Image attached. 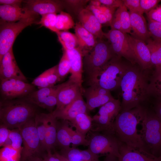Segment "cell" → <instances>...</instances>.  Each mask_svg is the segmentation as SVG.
<instances>
[{"instance_id":"obj_21","label":"cell","mask_w":161,"mask_h":161,"mask_svg":"<svg viewBox=\"0 0 161 161\" xmlns=\"http://www.w3.org/2000/svg\"><path fill=\"white\" fill-rule=\"evenodd\" d=\"M78 18L81 25L97 39H103L104 37L102 25L90 10L83 9L78 14Z\"/></svg>"},{"instance_id":"obj_53","label":"cell","mask_w":161,"mask_h":161,"mask_svg":"<svg viewBox=\"0 0 161 161\" xmlns=\"http://www.w3.org/2000/svg\"><path fill=\"white\" fill-rule=\"evenodd\" d=\"M23 1L21 0H0L1 5H7L12 6L21 7Z\"/></svg>"},{"instance_id":"obj_17","label":"cell","mask_w":161,"mask_h":161,"mask_svg":"<svg viewBox=\"0 0 161 161\" xmlns=\"http://www.w3.org/2000/svg\"><path fill=\"white\" fill-rule=\"evenodd\" d=\"M63 1L52 0H29L25 1L24 7L31 12L41 16L57 13L62 11Z\"/></svg>"},{"instance_id":"obj_54","label":"cell","mask_w":161,"mask_h":161,"mask_svg":"<svg viewBox=\"0 0 161 161\" xmlns=\"http://www.w3.org/2000/svg\"><path fill=\"white\" fill-rule=\"evenodd\" d=\"M155 107V114L161 120V97H158Z\"/></svg>"},{"instance_id":"obj_7","label":"cell","mask_w":161,"mask_h":161,"mask_svg":"<svg viewBox=\"0 0 161 161\" xmlns=\"http://www.w3.org/2000/svg\"><path fill=\"white\" fill-rule=\"evenodd\" d=\"M116 55L108 41L98 39L94 47L83 57L85 71L89 76Z\"/></svg>"},{"instance_id":"obj_28","label":"cell","mask_w":161,"mask_h":161,"mask_svg":"<svg viewBox=\"0 0 161 161\" xmlns=\"http://www.w3.org/2000/svg\"><path fill=\"white\" fill-rule=\"evenodd\" d=\"M58 65L45 70L35 78L32 83L39 89L54 86L58 82L61 81L57 71Z\"/></svg>"},{"instance_id":"obj_14","label":"cell","mask_w":161,"mask_h":161,"mask_svg":"<svg viewBox=\"0 0 161 161\" xmlns=\"http://www.w3.org/2000/svg\"><path fill=\"white\" fill-rule=\"evenodd\" d=\"M27 96V101L44 109L51 110L57 104L56 86L39 89Z\"/></svg>"},{"instance_id":"obj_20","label":"cell","mask_w":161,"mask_h":161,"mask_svg":"<svg viewBox=\"0 0 161 161\" xmlns=\"http://www.w3.org/2000/svg\"><path fill=\"white\" fill-rule=\"evenodd\" d=\"M119 161H161V159L146 151L130 147L120 141Z\"/></svg>"},{"instance_id":"obj_3","label":"cell","mask_w":161,"mask_h":161,"mask_svg":"<svg viewBox=\"0 0 161 161\" xmlns=\"http://www.w3.org/2000/svg\"><path fill=\"white\" fill-rule=\"evenodd\" d=\"M32 104L27 101L21 100L1 101L0 125L10 129H19L36 114L35 109Z\"/></svg>"},{"instance_id":"obj_36","label":"cell","mask_w":161,"mask_h":161,"mask_svg":"<svg viewBox=\"0 0 161 161\" xmlns=\"http://www.w3.org/2000/svg\"><path fill=\"white\" fill-rule=\"evenodd\" d=\"M21 151L10 146L3 147L0 150V161H20Z\"/></svg>"},{"instance_id":"obj_46","label":"cell","mask_w":161,"mask_h":161,"mask_svg":"<svg viewBox=\"0 0 161 161\" xmlns=\"http://www.w3.org/2000/svg\"><path fill=\"white\" fill-rule=\"evenodd\" d=\"M160 1V0H140V4L144 13H146L156 7Z\"/></svg>"},{"instance_id":"obj_25","label":"cell","mask_w":161,"mask_h":161,"mask_svg":"<svg viewBox=\"0 0 161 161\" xmlns=\"http://www.w3.org/2000/svg\"><path fill=\"white\" fill-rule=\"evenodd\" d=\"M132 36L146 42L151 38L148 27L143 15L129 12Z\"/></svg>"},{"instance_id":"obj_34","label":"cell","mask_w":161,"mask_h":161,"mask_svg":"<svg viewBox=\"0 0 161 161\" xmlns=\"http://www.w3.org/2000/svg\"><path fill=\"white\" fill-rule=\"evenodd\" d=\"M74 25L72 18L69 13L62 11L57 15L55 27L58 31H66Z\"/></svg>"},{"instance_id":"obj_10","label":"cell","mask_w":161,"mask_h":161,"mask_svg":"<svg viewBox=\"0 0 161 161\" xmlns=\"http://www.w3.org/2000/svg\"><path fill=\"white\" fill-rule=\"evenodd\" d=\"M104 37L107 39L116 55L125 58L132 65L137 63L134 52L130 45L127 34L111 29L105 33Z\"/></svg>"},{"instance_id":"obj_31","label":"cell","mask_w":161,"mask_h":161,"mask_svg":"<svg viewBox=\"0 0 161 161\" xmlns=\"http://www.w3.org/2000/svg\"><path fill=\"white\" fill-rule=\"evenodd\" d=\"M146 42L150 52L151 63L155 67V71H161V43L151 38Z\"/></svg>"},{"instance_id":"obj_1","label":"cell","mask_w":161,"mask_h":161,"mask_svg":"<svg viewBox=\"0 0 161 161\" xmlns=\"http://www.w3.org/2000/svg\"><path fill=\"white\" fill-rule=\"evenodd\" d=\"M134 65H129L120 83L122 100L120 112L140 106L149 95L148 83L145 76L140 69Z\"/></svg>"},{"instance_id":"obj_6","label":"cell","mask_w":161,"mask_h":161,"mask_svg":"<svg viewBox=\"0 0 161 161\" xmlns=\"http://www.w3.org/2000/svg\"><path fill=\"white\" fill-rule=\"evenodd\" d=\"M38 15L14 22L0 20V62L4 56L13 48L16 37L22 31L27 27L38 22L37 21Z\"/></svg>"},{"instance_id":"obj_45","label":"cell","mask_w":161,"mask_h":161,"mask_svg":"<svg viewBox=\"0 0 161 161\" xmlns=\"http://www.w3.org/2000/svg\"><path fill=\"white\" fill-rule=\"evenodd\" d=\"M85 8L90 10L93 13L102 25H108L105 16L98 7L89 4Z\"/></svg>"},{"instance_id":"obj_56","label":"cell","mask_w":161,"mask_h":161,"mask_svg":"<svg viewBox=\"0 0 161 161\" xmlns=\"http://www.w3.org/2000/svg\"><path fill=\"white\" fill-rule=\"evenodd\" d=\"M89 2V4L97 7H100L102 5L99 0H90Z\"/></svg>"},{"instance_id":"obj_51","label":"cell","mask_w":161,"mask_h":161,"mask_svg":"<svg viewBox=\"0 0 161 161\" xmlns=\"http://www.w3.org/2000/svg\"><path fill=\"white\" fill-rule=\"evenodd\" d=\"M102 5L108 7L117 9L124 5L123 0H99Z\"/></svg>"},{"instance_id":"obj_30","label":"cell","mask_w":161,"mask_h":161,"mask_svg":"<svg viewBox=\"0 0 161 161\" xmlns=\"http://www.w3.org/2000/svg\"><path fill=\"white\" fill-rule=\"evenodd\" d=\"M64 120L61 123H58L57 134V144L62 149L70 147L71 137L69 131V121Z\"/></svg>"},{"instance_id":"obj_50","label":"cell","mask_w":161,"mask_h":161,"mask_svg":"<svg viewBox=\"0 0 161 161\" xmlns=\"http://www.w3.org/2000/svg\"><path fill=\"white\" fill-rule=\"evenodd\" d=\"M11 130L6 127L0 125V146L3 147L7 140Z\"/></svg>"},{"instance_id":"obj_16","label":"cell","mask_w":161,"mask_h":161,"mask_svg":"<svg viewBox=\"0 0 161 161\" xmlns=\"http://www.w3.org/2000/svg\"><path fill=\"white\" fill-rule=\"evenodd\" d=\"M0 80L16 79L27 82L26 77L19 68L12 48L3 56L0 62Z\"/></svg>"},{"instance_id":"obj_13","label":"cell","mask_w":161,"mask_h":161,"mask_svg":"<svg viewBox=\"0 0 161 161\" xmlns=\"http://www.w3.org/2000/svg\"><path fill=\"white\" fill-rule=\"evenodd\" d=\"M56 87L57 103L55 110L64 107L82 94V87L69 78Z\"/></svg>"},{"instance_id":"obj_48","label":"cell","mask_w":161,"mask_h":161,"mask_svg":"<svg viewBox=\"0 0 161 161\" xmlns=\"http://www.w3.org/2000/svg\"><path fill=\"white\" fill-rule=\"evenodd\" d=\"M98 7L104 14L108 25L110 26L116 11V9L110 8L103 5Z\"/></svg>"},{"instance_id":"obj_23","label":"cell","mask_w":161,"mask_h":161,"mask_svg":"<svg viewBox=\"0 0 161 161\" xmlns=\"http://www.w3.org/2000/svg\"><path fill=\"white\" fill-rule=\"evenodd\" d=\"M75 31L78 40V47L81 51L83 57L94 47L98 39L79 22L75 24Z\"/></svg>"},{"instance_id":"obj_35","label":"cell","mask_w":161,"mask_h":161,"mask_svg":"<svg viewBox=\"0 0 161 161\" xmlns=\"http://www.w3.org/2000/svg\"><path fill=\"white\" fill-rule=\"evenodd\" d=\"M114 14L118 17L120 19L123 32L126 34L131 33V30L130 13L124 5L117 9Z\"/></svg>"},{"instance_id":"obj_49","label":"cell","mask_w":161,"mask_h":161,"mask_svg":"<svg viewBox=\"0 0 161 161\" xmlns=\"http://www.w3.org/2000/svg\"><path fill=\"white\" fill-rule=\"evenodd\" d=\"M43 161H66L64 158L60 154L56 152L47 153L42 157Z\"/></svg>"},{"instance_id":"obj_15","label":"cell","mask_w":161,"mask_h":161,"mask_svg":"<svg viewBox=\"0 0 161 161\" xmlns=\"http://www.w3.org/2000/svg\"><path fill=\"white\" fill-rule=\"evenodd\" d=\"M88 111L100 107L114 99L110 91L95 85H91L84 91Z\"/></svg>"},{"instance_id":"obj_33","label":"cell","mask_w":161,"mask_h":161,"mask_svg":"<svg viewBox=\"0 0 161 161\" xmlns=\"http://www.w3.org/2000/svg\"><path fill=\"white\" fill-rule=\"evenodd\" d=\"M47 114H36L34 117L35 126L40 139L41 148L46 150L45 135L46 128Z\"/></svg>"},{"instance_id":"obj_9","label":"cell","mask_w":161,"mask_h":161,"mask_svg":"<svg viewBox=\"0 0 161 161\" xmlns=\"http://www.w3.org/2000/svg\"><path fill=\"white\" fill-rule=\"evenodd\" d=\"M121 103L114 98L101 106L98 113L92 117V125L95 131L114 134V120L120 112Z\"/></svg>"},{"instance_id":"obj_55","label":"cell","mask_w":161,"mask_h":161,"mask_svg":"<svg viewBox=\"0 0 161 161\" xmlns=\"http://www.w3.org/2000/svg\"><path fill=\"white\" fill-rule=\"evenodd\" d=\"M103 161H119V160L117 157L113 155L107 154Z\"/></svg>"},{"instance_id":"obj_32","label":"cell","mask_w":161,"mask_h":161,"mask_svg":"<svg viewBox=\"0 0 161 161\" xmlns=\"http://www.w3.org/2000/svg\"><path fill=\"white\" fill-rule=\"evenodd\" d=\"M64 50H72L78 47V40L75 34L66 31L56 33Z\"/></svg>"},{"instance_id":"obj_22","label":"cell","mask_w":161,"mask_h":161,"mask_svg":"<svg viewBox=\"0 0 161 161\" xmlns=\"http://www.w3.org/2000/svg\"><path fill=\"white\" fill-rule=\"evenodd\" d=\"M38 15L30 11L24 7L0 5V20L14 22L21 20Z\"/></svg>"},{"instance_id":"obj_2","label":"cell","mask_w":161,"mask_h":161,"mask_svg":"<svg viewBox=\"0 0 161 161\" xmlns=\"http://www.w3.org/2000/svg\"><path fill=\"white\" fill-rule=\"evenodd\" d=\"M146 112L145 109L140 106L128 111L120 112L115 119L113 128L114 134L120 141L147 152L137 130V124L141 122Z\"/></svg>"},{"instance_id":"obj_40","label":"cell","mask_w":161,"mask_h":161,"mask_svg":"<svg viewBox=\"0 0 161 161\" xmlns=\"http://www.w3.org/2000/svg\"><path fill=\"white\" fill-rule=\"evenodd\" d=\"M57 15L56 13H49L41 16L39 21L36 23L40 24L41 27H44L57 33L58 31L55 27Z\"/></svg>"},{"instance_id":"obj_37","label":"cell","mask_w":161,"mask_h":161,"mask_svg":"<svg viewBox=\"0 0 161 161\" xmlns=\"http://www.w3.org/2000/svg\"><path fill=\"white\" fill-rule=\"evenodd\" d=\"M148 93L158 97H161V71H155L148 83Z\"/></svg>"},{"instance_id":"obj_26","label":"cell","mask_w":161,"mask_h":161,"mask_svg":"<svg viewBox=\"0 0 161 161\" xmlns=\"http://www.w3.org/2000/svg\"><path fill=\"white\" fill-rule=\"evenodd\" d=\"M66 161H100L98 155L89 149L82 150L72 147L61 149V154Z\"/></svg>"},{"instance_id":"obj_43","label":"cell","mask_w":161,"mask_h":161,"mask_svg":"<svg viewBox=\"0 0 161 161\" xmlns=\"http://www.w3.org/2000/svg\"><path fill=\"white\" fill-rule=\"evenodd\" d=\"M89 1V0H67L63 1L64 4L69 7L73 11L78 12V14L81 10L84 8V6Z\"/></svg>"},{"instance_id":"obj_58","label":"cell","mask_w":161,"mask_h":161,"mask_svg":"<svg viewBox=\"0 0 161 161\" xmlns=\"http://www.w3.org/2000/svg\"><path fill=\"white\" fill-rule=\"evenodd\" d=\"M159 157L161 159V151H160Z\"/></svg>"},{"instance_id":"obj_38","label":"cell","mask_w":161,"mask_h":161,"mask_svg":"<svg viewBox=\"0 0 161 161\" xmlns=\"http://www.w3.org/2000/svg\"><path fill=\"white\" fill-rule=\"evenodd\" d=\"M23 142L22 137L18 129L11 130L8 138L3 146H9L17 150L22 151Z\"/></svg>"},{"instance_id":"obj_27","label":"cell","mask_w":161,"mask_h":161,"mask_svg":"<svg viewBox=\"0 0 161 161\" xmlns=\"http://www.w3.org/2000/svg\"><path fill=\"white\" fill-rule=\"evenodd\" d=\"M58 122L52 112L47 114L46 128L45 135L46 150H52L57 144V134Z\"/></svg>"},{"instance_id":"obj_41","label":"cell","mask_w":161,"mask_h":161,"mask_svg":"<svg viewBox=\"0 0 161 161\" xmlns=\"http://www.w3.org/2000/svg\"><path fill=\"white\" fill-rule=\"evenodd\" d=\"M148 29L151 37L157 42L161 43V23L148 19Z\"/></svg>"},{"instance_id":"obj_5","label":"cell","mask_w":161,"mask_h":161,"mask_svg":"<svg viewBox=\"0 0 161 161\" xmlns=\"http://www.w3.org/2000/svg\"><path fill=\"white\" fill-rule=\"evenodd\" d=\"M141 124L139 134L146 150L159 157L161 151V120L155 114L148 113L146 111Z\"/></svg>"},{"instance_id":"obj_12","label":"cell","mask_w":161,"mask_h":161,"mask_svg":"<svg viewBox=\"0 0 161 161\" xmlns=\"http://www.w3.org/2000/svg\"><path fill=\"white\" fill-rule=\"evenodd\" d=\"M32 84L16 79L0 80V93L4 100L27 96L33 91Z\"/></svg>"},{"instance_id":"obj_19","label":"cell","mask_w":161,"mask_h":161,"mask_svg":"<svg viewBox=\"0 0 161 161\" xmlns=\"http://www.w3.org/2000/svg\"><path fill=\"white\" fill-rule=\"evenodd\" d=\"M88 111L86 103L84 101L82 94L64 108L52 112L57 118L70 121L78 114L86 113Z\"/></svg>"},{"instance_id":"obj_4","label":"cell","mask_w":161,"mask_h":161,"mask_svg":"<svg viewBox=\"0 0 161 161\" xmlns=\"http://www.w3.org/2000/svg\"><path fill=\"white\" fill-rule=\"evenodd\" d=\"M121 58L114 56L89 76V85H97L110 91L119 87L129 66L122 61Z\"/></svg>"},{"instance_id":"obj_42","label":"cell","mask_w":161,"mask_h":161,"mask_svg":"<svg viewBox=\"0 0 161 161\" xmlns=\"http://www.w3.org/2000/svg\"><path fill=\"white\" fill-rule=\"evenodd\" d=\"M69 129L70 135L71 143L73 146L81 145L88 146L89 141L86 139V136L73 130L70 126Z\"/></svg>"},{"instance_id":"obj_47","label":"cell","mask_w":161,"mask_h":161,"mask_svg":"<svg viewBox=\"0 0 161 161\" xmlns=\"http://www.w3.org/2000/svg\"><path fill=\"white\" fill-rule=\"evenodd\" d=\"M146 14L148 19L161 23V4Z\"/></svg>"},{"instance_id":"obj_8","label":"cell","mask_w":161,"mask_h":161,"mask_svg":"<svg viewBox=\"0 0 161 161\" xmlns=\"http://www.w3.org/2000/svg\"><path fill=\"white\" fill-rule=\"evenodd\" d=\"M23 139V146L20 161H27L36 156L42 157L43 152L36 129L34 117L30 119L19 129Z\"/></svg>"},{"instance_id":"obj_24","label":"cell","mask_w":161,"mask_h":161,"mask_svg":"<svg viewBox=\"0 0 161 161\" xmlns=\"http://www.w3.org/2000/svg\"><path fill=\"white\" fill-rule=\"evenodd\" d=\"M64 50L67 53L71 64V75L69 78L76 82L82 87L83 63L81 51L78 47Z\"/></svg>"},{"instance_id":"obj_18","label":"cell","mask_w":161,"mask_h":161,"mask_svg":"<svg viewBox=\"0 0 161 161\" xmlns=\"http://www.w3.org/2000/svg\"><path fill=\"white\" fill-rule=\"evenodd\" d=\"M128 38L137 63L142 70L150 69L153 65L151 62L150 52L146 44L144 41L128 34Z\"/></svg>"},{"instance_id":"obj_11","label":"cell","mask_w":161,"mask_h":161,"mask_svg":"<svg viewBox=\"0 0 161 161\" xmlns=\"http://www.w3.org/2000/svg\"><path fill=\"white\" fill-rule=\"evenodd\" d=\"M114 134L96 133L91 136L89 141L88 149L96 154H107L120 157V141Z\"/></svg>"},{"instance_id":"obj_52","label":"cell","mask_w":161,"mask_h":161,"mask_svg":"<svg viewBox=\"0 0 161 161\" xmlns=\"http://www.w3.org/2000/svg\"><path fill=\"white\" fill-rule=\"evenodd\" d=\"M110 26L111 29L116 30L123 32L120 19L115 14Z\"/></svg>"},{"instance_id":"obj_57","label":"cell","mask_w":161,"mask_h":161,"mask_svg":"<svg viewBox=\"0 0 161 161\" xmlns=\"http://www.w3.org/2000/svg\"><path fill=\"white\" fill-rule=\"evenodd\" d=\"M27 161H43V160L42 157L36 156L31 157Z\"/></svg>"},{"instance_id":"obj_44","label":"cell","mask_w":161,"mask_h":161,"mask_svg":"<svg viewBox=\"0 0 161 161\" xmlns=\"http://www.w3.org/2000/svg\"><path fill=\"white\" fill-rule=\"evenodd\" d=\"M124 5L129 10L133 12L143 15L144 12L140 4V0H123Z\"/></svg>"},{"instance_id":"obj_39","label":"cell","mask_w":161,"mask_h":161,"mask_svg":"<svg viewBox=\"0 0 161 161\" xmlns=\"http://www.w3.org/2000/svg\"><path fill=\"white\" fill-rule=\"evenodd\" d=\"M71 69V64L66 52L63 50V55L58 65V74L61 80L69 73Z\"/></svg>"},{"instance_id":"obj_29","label":"cell","mask_w":161,"mask_h":161,"mask_svg":"<svg viewBox=\"0 0 161 161\" xmlns=\"http://www.w3.org/2000/svg\"><path fill=\"white\" fill-rule=\"evenodd\" d=\"M69 122L73 127L75 128L76 131L84 136H86L92 127V118L86 113L79 114Z\"/></svg>"}]
</instances>
